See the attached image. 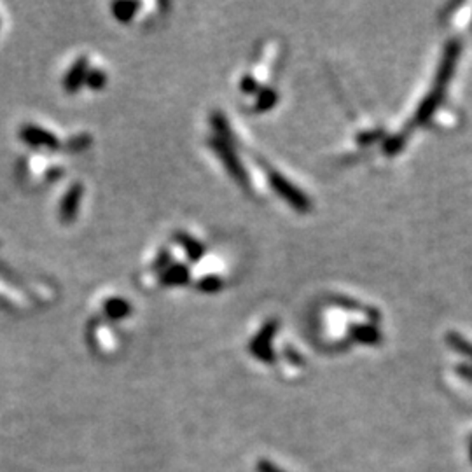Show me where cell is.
I'll use <instances>...</instances> for the list:
<instances>
[{
  "label": "cell",
  "instance_id": "cell-6",
  "mask_svg": "<svg viewBox=\"0 0 472 472\" xmlns=\"http://www.w3.org/2000/svg\"><path fill=\"white\" fill-rule=\"evenodd\" d=\"M462 375H464V376H466V378H469V379H472V369H469V368L462 369Z\"/></svg>",
  "mask_w": 472,
  "mask_h": 472
},
{
  "label": "cell",
  "instance_id": "cell-7",
  "mask_svg": "<svg viewBox=\"0 0 472 472\" xmlns=\"http://www.w3.org/2000/svg\"><path fill=\"white\" fill-rule=\"evenodd\" d=\"M471 459H472V443H471Z\"/></svg>",
  "mask_w": 472,
  "mask_h": 472
},
{
  "label": "cell",
  "instance_id": "cell-2",
  "mask_svg": "<svg viewBox=\"0 0 472 472\" xmlns=\"http://www.w3.org/2000/svg\"><path fill=\"white\" fill-rule=\"evenodd\" d=\"M77 201H79V189L74 187V189L67 194L65 200H63V203H62V217L65 219V221L76 214Z\"/></svg>",
  "mask_w": 472,
  "mask_h": 472
},
{
  "label": "cell",
  "instance_id": "cell-5",
  "mask_svg": "<svg viewBox=\"0 0 472 472\" xmlns=\"http://www.w3.org/2000/svg\"><path fill=\"white\" fill-rule=\"evenodd\" d=\"M259 471H261V472H280L275 466H271V464H268V462L259 464Z\"/></svg>",
  "mask_w": 472,
  "mask_h": 472
},
{
  "label": "cell",
  "instance_id": "cell-1",
  "mask_svg": "<svg viewBox=\"0 0 472 472\" xmlns=\"http://www.w3.org/2000/svg\"><path fill=\"white\" fill-rule=\"evenodd\" d=\"M20 137L30 147H58V138L51 131L42 130V128L35 126V124H25L20 130Z\"/></svg>",
  "mask_w": 472,
  "mask_h": 472
},
{
  "label": "cell",
  "instance_id": "cell-3",
  "mask_svg": "<svg viewBox=\"0 0 472 472\" xmlns=\"http://www.w3.org/2000/svg\"><path fill=\"white\" fill-rule=\"evenodd\" d=\"M83 76H84L83 63H79V65L74 67V69L69 72V76L65 77V88H67V90L76 91L77 86H79L81 79H83Z\"/></svg>",
  "mask_w": 472,
  "mask_h": 472
},
{
  "label": "cell",
  "instance_id": "cell-4",
  "mask_svg": "<svg viewBox=\"0 0 472 472\" xmlns=\"http://www.w3.org/2000/svg\"><path fill=\"white\" fill-rule=\"evenodd\" d=\"M107 311L111 317H121V315L126 313V304L119 299H112L111 303L107 304Z\"/></svg>",
  "mask_w": 472,
  "mask_h": 472
}]
</instances>
